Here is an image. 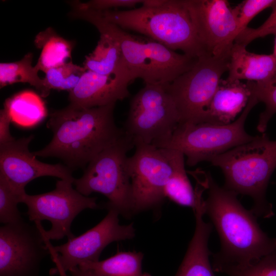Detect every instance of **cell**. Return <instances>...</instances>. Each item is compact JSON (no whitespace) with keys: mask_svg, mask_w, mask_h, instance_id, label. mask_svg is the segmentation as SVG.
Listing matches in <instances>:
<instances>
[{"mask_svg":"<svg viewBox=\"0 0 276 276\" xmlns=\"http://www.w3.org/2000/svg\"><path fill=\"white\" fill-rule=\"evenodd\" d=\"M208 196L205 214L219 235L221 247L213 254V270L223 265H245L276 253V238L260 228L257 216L247 210L234 192L220 187L210 173H204Z\"/></svg>","mask_w":276,"mask_h":276,"instance_id":"obj_1","label":"cell"},{"mask_svg":"<svg viewBox=\"0 0 276 276\" xmlns=\"http://www.w3.org/2000/svg\"><path fill=\"white\" fill-rule=\"evenodd\" d=\"M115 105L81 108L69 104L51 112L47 126L53 132L52 139L34 154L58 157L71 169L88 165L125 134L115 123Z\"/></svg>","mask_w":276,"mask_h":276,"instance_id":"obj_2","label":"cell"},{"mask_svg":"<svg viewBox=\"0 0 276 276\" xmlns=\"http://www.w3.org/2000/svg\"><path fill=\"white\" fill-rule=\"evenodd\" d=\"M71 6V17L91 24L100 34H107L118 43L122 69L132 81L140 78L145 85L168 84L190 70L198 60L144 36L131 34L106 21L97 11L85 7L80 2H73Z\"/></svg>","mask_w":276,"mask_h":276,"instance_id":"obj_3","label":"cell"},{"mask_svg":"<svg viewBox=\"0 0 276 276\" xmlns=\"http://www.w3.org/2000/svg\"><path fill=\"white\" fill-rule=\"evenodd\" d=\"M210 162L221 170L224 176L223 187L253 199L250 210L257 217L267 218L273 216L272 205L266 199V192L276 168V141L262 133Z\"/></svg>","mask_w":276,"mask_h":276,"instance_id":"obj_4","label":"cell"},{"mask_svg":"<svg viewBox=\"0 0 276 276\" xmlns=\"http://www.w3.org/2000/svg\"><path fill=\"white\" fill-rule=\"evenodd\" d=\"M97 11V10H96ZM106 21L143 35L173 50L198 58L206 54L185 0H166L156 8L97 11Z\"/></svg>","mask_w":276,"mask_h":276,"instance_id":"obj_5","label":"cell"},{"mask_svg":"<svg viewBox=\"0 0 276 276\" xmlns=\"http://www.w3.org/2000/svg\"><path fill=\"white\" fill-rule=\"evenodd\" d=\"M259 102L252 94L239 117L228 124L179 123L169 137L154 146L180 151L187 157V164L190 167L203 161L210 162L215 157L254 139L255 136L245 131V123Z\"/></svg>","mask_w":276,"mask_h":276,"instance_id":"obj_6","label":"cell"},{"mask_svg":"<svg viewBox=\"0 0 276 276\" xmlns=\"http://www.w3.org/2000/svg\"><path fill=\"white\" fill-rule=\"evenodd\" d=\"M134 146L132 140L125 133L88 164L82 176L75 179L76 189L86 196L94 192L101 193L108 199L105 204L107 210H114L125 217L131 216V185L127 153Z\"/></svg>","mask_w":276,"mask_h":276,"instance_id":"obj_7","label":"cell"},{"mask_svg":"<svg viewBox=\"0 0 276 276\" xmlns=\"http://www.w3.org/2000/svg\"><path fill=\"white\" fill-rule=\"evenodd\" d=\"M167 84H146L131 98L123 129L134 145H154L169 137L180 123Z\"/></svg>","mask_w":276,"mask_h":276,"instance_id":"obj_8","label":"cell"},{"mask_svg":"<svg viewBox=\"0 0 276 276\" xmlns=\"http://www.w3.org/2000/svg\"><path fill=\"white\" fill-rule=\"evenodd\" d=\"M229 57L204 54L195 65L167 84L181 123L202 122L222 75L227 71Z\"/></svg>","mask_w":276,"mask_h":276,"instance_id":"obj_9","label":"cell"},{"mask_svg":"<svg viewBox=\"0 0 276 276\" xmlns=\"http://www.w3.org/2000/svg\"><path fill=\"white\" fill-rule=\"evenodd\" d=\"M74 180H57L55 189L50 192L37 195L26 193L21 198L20 202L27 206L30 221L51 223L49 230L43 228L44 237L49 241L74 237L71 225L76 216L85 209L98 208L96 197L84 196L73 187Z\"/></svg>","mask_w":276,"mask_h":276,"instance_id":"obj_10","label":"cell"},{"mask_svg":"<svg viewBox=\"0 0 276 276\" xmlns=\"http://www.w3.org/2000/svg\"><path fill=\"white\" fill-rule=\"evenodd\" d=\"M128 157L133 214L153 208L165 198L164 189L173 172L168 148L138 143Z\"/></svg>","mask_w":276,"mask_h":276,"instance_id":"obj_11","label":"cell"},{"mask_svg":"<svg viewBox=\"0 0 276 276\" xmlns=\"http://www.w3.org/2000/svg\"><path fill=\"white\" fill-rule=\"evenodd\" d=\"M41 222L25 220L0 227V276H38L42 260L50 255Z\"/></svg>","mask_w":276,"mask_h":276,"instance_id":"obj_12","label":"cell"},{"mask_svg":"<svg viewBox=\"0 0 276 276\" xmlns=\"http://www.w3.org/2000/svg\"><path fill=\"white\" fill-rule=\"evenodd\" d=\"M108 211L101 221L82 235L74 236L60 245L49 244L56 266L67 272L82 263L98 261L102 250L109 244L135 236L132 223L120 224L119 212L113 209Z\"/></svg>","mask_w":276,"mask_h":276,"instance_id":"obj_13","label":"cell"},{"mask_svg":"<svg viewBox=\"0 0 276 276\" xmlns=\"http://www.w3.org/2000/svg\"><path fill=\"white\" fill-rule=\"evenodd\" d=\"M198 37L206 54L229 57L237 23L226 0H185Z\"/></svg>","mask_w":276,"mask_h":276,"instance_id":"obj_14","label":"cell"},{"mask_svg":"<svg viewBox=\"0 0 276 276\" xmlns=\"http://www.w3.org/2000/svg\"><path fill=\"white\" fill-rule=\"evenodd\" d=\"M33 137L31 135L0 145V175L21 194L26 193L25 188L30 181L40 177L75 179L67 166L44 163L36 158L29 149Z\"/></svg>","mask_w":276,"mask_h":276,"instance_id":"obj_15","label":"cell"},{"mask_svg":"<svg viewBox=\"0 0 276 276\" xmlns=\"http://www.w3.org/2000/svg\"><path fill=\"white\" fill-rule=\"evenodd\" d=\"M132 82L124 73L102 75L86 71L68 95L70 104L92 108L116 104L127 98L128 86Z\"/></svg>","mask_w":276,"mask_h":276,"instance_id":"obj_16","label":"cell"},{"mask_svg":"<svg viewBox=\"0 0 276 276\" xmlns=\"http://www.w3.org/2000/svg\"><path fill=\"white\" fill-rule=\"evenodd\" d=\"M252 94L251 81L245 83L221 79L201 122L219 125L233 122L246 107Z\"/></svg>","mask_w":276,"mask_h":276,"instance_id":"obj_17","label":"cell"},{"mask_svg":"<svg viewBox=\"0 0 276 276\" xmlns=\"http://www.w3.org/2000/svg\"><path fill=\"white\" fill-rule=\"evenodd\" d=\"M193 212L195 217L194 233L175 276H215L209 260L212 253L208 247L213 224L203 219L205 212L202 198L197 199Z\"/></svg>","mask_w":276,"mask_h":276,"instance_id":"obj_18","label":"cell"},{"mask_svg":"<svg viewBox=\"0 0 276 276\" xmlns=\"http://www.w3.org/2000/svg\"><path fill=\"white\" fill-rule=\"evenodd\" d=\"M229 81H253L260 83L270 79L276 72V59L272 54H258L248 52L246 47L234 43L228 64Z\"/></svg>","mask_w":276,"mask_h":276,"instance_id":"obj_19","label":"cell"},{"mask_svg":"<svg viewBox=\"0 0 276 276\" xmlns=\"http://www.w3.org/2000/svg\"><path fill=\"white\" fill-rule=\"evenodd\" d=\"M4 108L13 123L25 128L37 125L48 114L44 101L37 94L29 90L21 91L7 99Z\"/></svg>","mask_w":276,"mask_h":276,"instance_id":"obj_20","label":"cell"},{"mask_svg":"<svg viewBox=\"0 0 276 276\" xmlns=\"http://www.w3.org/2000/svg\"><path fill=\"white\" fill-rule=\"evenodd\" d=\"M34 43L41 49L37 68L44 73L49 69L60 65L72 58L74 43L58 34L51 27L39 32L35 37Z\"/></svg>","mask_w":276,"mask_h":276,"instance_id":"obj_21","label":"cell"},{"mask_svg":"<svg viewBox=\"0 0 276 276\" xmlns=\"http://www.w3.org/2000/svg\"><path fill=\"white\" fill-rule=\"evenodd\" d=\"M83 67L102 75L125 73L122 67L121 52L118 43L111 36L100 33L93 52L85 57Z\"/></svg>","mask_w":276,"mask_h":276,"instance_id":"obj_22","label":"cell"},{"mask_svg":"<svg viewBox=\"0 0 276 276\" xmlns=\"http://www.w3.org/2000/svg\"><path fill=\"white\" fill-rule=\"evenodd\" d=\"M143 258L141 252H120L106 260L83 263L78 267L102 276H151L142 270Z\"/></svg>","mask_w":276,"mask_h":276,"instance_id":"obj_23","label":"cell"},{"mask_svg":"<svg viewBox=\"0 0 276 276\" xmlns=\"http://www.w3.org/2000/svg\"><path fill=\"white\" fill-rule=\"evenodd\" d=\"M169 149L173 172L164 189L165 197L177 204L191 208L194 210L196 205V195L185 169V155L178 150Z\"/></svg>","mask_w":276,"mask_h":276,"instance_id":"obj_24","label":"cell"},{"mask_svg":"<svg viewBox=\"0 0 276 276\" xmlns=\"http://www.w3.org/2000/svg\"><path fill=\"white\" fill-rule=\"evenodd\" d=\"M33 54L28 53L19 61L0 63L1 88L16 83H27L35 87L42 97L50 91L47 88L43 78L39 77L37 67L32 66Z\"/></svg>","mask_w":276,"mask_h":276,"instance_id":"obj_25","label":"cell"},{"mask_svg":"<svg viewBox=\"0 0 276 276\" xmlns=\"http://www.w3.org/2000/svg\"><path fill=\"white\" fill-rule=\"evenodd\" d=\"M86 70L72 61L49 69L43 78L48 89L73 90Z\"/></svg>","mask_w":276,"mask_h":276,"instance_id":"obj_26","label":"cell"},{"mask_svg":"<svg viewBox=\"0 0 276 276\" xmlns=\"http://www.w3.org/2000/svg\"><path fill=\"white\" fill-rule=\"evenodd\" d=\"M252 94L259 102L265 104V108L259 116L257 130L264 133L272 116L276 113V72L267 80L256 83L251 81Z\"/></svg>","mask_w":276,"mask_h":276,"instance_id":"obj_27","label":"cell"},{"mask_svg":"<svg viewBox=\"0 0 276 276\" xmlns=\"http://www.w3.org/2000/svg\"><path fill=\"white\" fill-rule=\"evenodd\" d=\"M214 271L228 276H276V253L245 265H223Z\"/></svg>","mask_w":276,"mask_h":276,"instance_id":"obj_28","label":"cell"},{"mask_svg":"<svg viewBox=\"0 0 276 276\" xmlns=\"http://www.w3.org/2000/svg\"><path fill=\"white\" fill-rule=\"evenodd\" d=\"M0 175V222L3 224L24 220L17 208L22 196Z\"/></svg>","mask_w":276,"mask_h":276,"instance_id":"obj_29","label":"cell"},{"mask_svg":"<svg viewBox=\"0 0 276 276\" xmlns=\"http://www.w3.org/2000/svg\"><path fill=\"white\" fill-rule=\"evenodd\" d=\"M274 0H244L233 8L237 23V36L247 28L249 22L260 12L271 7Z\"/></svg>","mask_w":276,"mask_h":276,"instance_id":"obj_30","label":"cell"},{"mask_svg":"<svg viewBox=\"0 0 276 276\" xmlns=\"http://www.w3.org/2000/svg\"><path fill=\"white\" fill-rule=\"evenodd\" d=\"M272 12L268 18L257 28L247 27L236 37L234 43L246 47L254 40L268 35H276V0L271 6Z\"/></svg>","mask_w":276,"mask_h":276,"instance_id":"obj_31","label":"cell"},{"mask_svg":"<svg viewBox=\"0 0 276 276\" xmlns=\"http://www.w3.org/2000/svg\"><path fill=\"white\" fill-rule=\"evenodd\" d=\"M142 2V0H92L82 4L90 9L105 11L118 8H132Z\"/></svg>","mask_w":276,"mask_h":276,"instance_id":"obj_32","label":"cell"},{"mask_svg":"<svg viewBox=\"0 0 276 276\" xmlns=\"http://www.w3.org/2000/svg\"><path fill=\"white\" fill-rule=\"evenodd\" d=\"M8 111L4 108L0 112V145L6 144L15 140L11 135L10 125L11 122Z\"/></svg>","mask_w":276,"mask_h":276,"instance_id":"obj_33","label":"cell"},{"mask_svg":"<svg viewBox=\"0 0 276 276\" xmlns=\"http://www.w3.org/2000/svg\"><path fill=\"white\" fill-rule=\"evenodd\" d=\"M69 272L71 276H102L93 270L78 266L71 269Z\"/></svg>","mask_w":276,"mask_h":276,"instance_id":"obj_34","label":"cell"},{"mask_svg":"<svg viewBox=\"0 0 276 276\" xmlns=\"http://www.w3.org/2000/svg\"><path fill=\"white\" fill-rule=\"evenodd\" d=\"M166 0H142V6L146 8H156L163 5Z\"/></svg>","mask_w":276,"mask_h":276,"instance_id":"obj_35","label":"cell"},{"mask_svg":"<svg viewBox=\"0 0 276 276\" xmlns=\"http://www.w3.org/2000/svg\"><path fill=\"white\" fill-rule=\"evenodd\" d=\"M272 55L274 56V58L276 59V35L275 36L273 52Z\"/></svg>","mask_w":276,"mask_h":276,"instance_id":"obj_36","label":"cell"}]
</instances>
